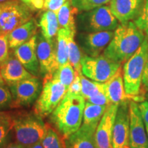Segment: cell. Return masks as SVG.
Listing matches in <instances>:
<instances>
[{
  "label": "cell",
  "instance_id": "cell-32",
  "mask_svg": "<svg viewBox=\"0 0 148 148\" xmlns=\"http://www.w3.org/2000/svg\"><path fill=\"white\" fill-rule=\"evenodd\" d=\"M12 95L8 87L5 85L0 86V110L11 106Z\"/></svg>",
  "mask_w": 148,
  "mask_h": 148
},
{
  "label": "cell",
  "instance_id": "cell-27",
  "mask_svg": "<svg viewBox=\"0 0 148 148\" xmlns=\"http://www.w3.org/2000/svg\"><path fill=\"white\" fill-rule=\"evenodd\" d=\"M77 72L75 71L69 62L60 66L58 69L53 73L51 78L58 79L65 86L66 89L70 86L75 79Z\"/></svg>",
  "mask_w": 148,
  "mask_h": 148
},
{
  "label": "cell",
  "instance_id": "cell-35",
  "mask_svg": "<svg viewBox=\"0 0 148 148\" xmlns=\"http://www.w3.org/2000/svg\"><path fill=\"white\" fill-rule=\"evenodd\" d=\"M82 85H81L80 77L78 73H77L75 79L68 88L66 94L69 95H81Z\"/></svg>",
  "mask_w": 148,
  "mask_h": 148
},
{
  "label": "cell",
  "instance_id": "cell-21",
  "mask_svg": "<svg viewBox=\"0 0 148 148\" xmlns=\"http://www.w3.org/2000/svg\"><path fill=\"white\" fill-rule=\"evenodd\" d=\"M108 106H101L86 101L83 114L82 125L85 127L97 128L99 121Z\"/></svg>",
  "mask_w": 148,
  "mask_h": 148
},
{
  "label": "cell",
  "instance_id": "cell-47",
  "mask_svg": "<svg viewBox=\"0 0 148 148\" xmlns=\"http://www.w3.org/2000/svg\"><path fill=\"white\" fill-rule=\"evenodd\" d=\"M147 97H148V93L147 94Z\"/></svg>",
  "mask_w": 148,
  "mask_h": 148
},
{
  "label": "cell",
  "instance_id": "cell-42",
  "mask_svg": "<svg viewBox=\"0 0 148 148\" xmlns=\"http://www.w3.org/2000/svg\"><path fill=\"white\" fill-rule=\"evenodd\" d=\"M27 148H44V147L42 145L41 142H38V143L34 144V145L29 146V147H27Z\"/></svg>",
  "mask_w": 148,
  "mask_h": 148
},
{
  "label": "cell",
  "instance_id": "cell-5",
  "mask_svg": "<svg viewBox=\"0 0 148 148\" xmlns=\"http://www.w3.org/2000/svg\"><path fill=\"white\" fill-rule=\"evenodd\" d=\"M75 25L79 31L84 32L114 31L119 25V21L110 7L104 5L81 12L75 18Z\"/></svg>",
  "mask_w": 148,
  "mask_h": 148
},
{
  "label": "cell",
  "instance_id": "cell-6",
  "mask_svg": "<svg viewBox=\"0 0 148 148\" xmlns=\"http://www.w3.org/2000/svg\"><path fill=\"white\" fill-rule=\"evenodd\" d=\"M67 89L58 79L45 77L42 89L34 106V112L38 116L51 114L63 99Z\"/></svg>",
  "mask_w": 148,
  "mask_h": 148
},
{
  "label": "cell",
  "instance_id": "cell-26",
  "mask_svg": "<svg viewBox=\"0 0 148 148\" xmlns=\"http://www.w3.org/2000/svg\"><path fill=\"white\" fill-rule=\"evenodd\" d=\"M80 77L82 90H81V95L84 98L85 100L88 98L93 97L102 90H106L105 83L97 82L95 81H91L86 76L83 75L82 73H79Z\"/></svg>",
  "mask_w": 148,
  "mask_h": 148
},
{
  "label": "cell",
  "instance_id": "cell-48",
  "mask_svg": "<svg viewBox=\"0 0 148 148\" xmlns=\"http://www.w3.org/2000/svg\"><path fill=\"white\" fill-rule=\"evenodd\" d=\"M147 135H148V132H147Z\"/></svg>",
  "mask_w": 148,
  "mask_h": 148
},
{
  "label": "cell",
  "instance_id": "cell-19",
  "mask_svg": "<svg viewBox=\"0 0 148 148\" xmlns=\"http://www.w3.org/2000/svg\"><path fill=\"white\" fill-rule=\"evenodd\" d=\"M97 128L81 125L79 130L64 138L65 148H96L95 132Z\"/></svg>",
  "mask_w": 148,
  "mask_h": 148
},
{
  "label": "cell",
  "instance_id": "cell-38",
  "mask_svg": "<svg viewBox=\"0 0 148 148\" xmlns=\"http://www.w3.org/2000/svg\"><path fill=\"white\" fill-rule=\"evenodd\" d=\"M138 108L143 117L145 127L148 126V101H142L138 104Z\"/></svg>",
  "mask_w": 148,
  "mask_h": 148
},
{
  "label": "cell",
  "instance_id": "cell-9",
  "mask_svg": "<svg viewBox=\"0 0 148 148\" xmlns=\"http://www.w3.org/2000/svg\"><path fill=\"white\" fill-rule=\"evenodd\" d=\"M12 95L11 107L27 106L38 99L42 90V83L33 77L8 84Z\"/></svg>",
  "mask_w": 148,
  "mask_h": 148
},
{
  "label": "cell",
  "instance_id": "cell-33",
  "mask_svg": "<svg viewBox=\"0 0 148 148\" xmlns=\"http://www.w3.org/2000/svg\"><path fill=\"white\" fill-rule=\"evenodd\" d=\"M9 47L8 35H0V66L8 58Z\"/></svg>",
  "mask_w": 148,
  "mask_h": 148
},
{
  "label": "cell",
  "instance_id": "cell-4",
  "mask_svg": "<svg viewBox=\"0 0 148 148\" xmlns=\"http://www.w3.org/2000/svg\"><path fill=\"white\" fill-rule=\"evenodd\" d=\"M47 126L41 116L35 114H26L13 119V130L16 142L25 148L41 142Z\"/></svg>",
  "mask_w": 148,
  "mask_h": 148
},
{
  "label": "cell",
  "instance_id": "cell-13",
  "mask_svg": "<svg viewBox=\"0 0 148 148\" xmlns=\"http://www.w3.org/2000/svg\"><path fill=\"white\" fill-rule=\"evenodd\" d=\"M130 147V148H148V138L144 121L138 108L134 101L129 102Z\"/></svg>",
  "mask_w": 148,
  "mask_h": 148
},
{
  "label": "cell",
  "instance_id": "cell-18",
  "mask_svg": "<svg viewBox=\"0 0 148 148\" xmlns=\"http://www.w3.org/2000/svg\"><path fill=\"white\" fill-rule=\"evenodd\" d=\"M104 83L106 94L110 103L120 104L123 101H129V99L132 101V97L127 95L125 91L121 68Z\"/></svg>",
  "mask_w": 148,
  "mask_h": 148
},
{
  "label": "cell",
  "instance_id": "cell-37",
  "mask_svg": "<svg viewBox=\"0 0 148 148\" xmlns=\"http://www.w3.org/2000/svg\"><path fill=\"white\" fill-rule=\"evenodd\" d=\"M22 2L25 3L32 10L41 9L44 7L45 0H20Z\"/></svg>",
  "mask_w": 148,
  "mask_h": 148
},
{
  "label": "cell",
  "instance_id": "cell-14",
  "mask_svg": "<svg viewBox=\"0 0 148 148\" xmlns=\"http://www.w3.org/2000/svg\"><path fill=\"white\" fill-rule=\"evenodd\" d=\"M118 106L114 103L107 106L95 132L96 148H112V130Z\"/></svg>",
  "mask_w": 148,
  "mask_h": 148
},
{
  "label": "cell",
  "instance_id": "cell-24",
  "mask_svg": "<svg viewBox=\"0 0 148 148\" xmlns=\"http://www.w3.org/2000/svg\"><path fill=\"white\" fill-rule=\"evenodd\" d=\"M69 32L70 31L63 28H60L56 36V63L58 69L60 66L69 62L67 39Z\"/></svg>",
  "mask_w": 148,
  "mask_h": 148
},
{
  "label": "cell",
  "instance_id": "cell-41",
  "mask_svg": "<svg viewBox=\"0 0 148 148\" xmlns=\"http://www.w3.org/2000/svg\"><path fill=\"white\" fill-rule=\"evenodd\" d=\"M1 148H25L21 144L18 143L17 142H12V143H8L7 145L3 146Z\"/></svg>",
  "mask_w": 148,
  "mask_h": 148
},
{
  "label": "cell",
  "instance_id": "cell-25",
  "mask_svg": "<svg viewBox=\"0 0 148 148\" xmlns=\"http://www.w3.org/2000/svg\"><path fill=\"white\" fill-rule=\"evenodd\" d=\"M75 32L70 31L67 39L68 46V59L75 71L78 73H82L81 61L83 58L79 46L74 40Z\"/></svg>",
  "mask_w": 148,
  "mask_h": 148
},
{
  "label": "cell",
  "instance_id": "cell-46",
  "mask_svg": "<svg viewBox=\"0 0 148 148\" xmlns=\"http://www.w3.org/2000/svg\"><path fill=\"white\" fill-rule=\"evenodd\" d=\"M1 3H0V13H1Z\"/></svg>",
  "mask_w": 148,
  "mask_h": 148
},
{
  "label": "cell",
  "instance_id": "cell-39",
  "mask_svg": "<svg viewBox=\"0 0 148 148\" xmlns=\"http://www.w3.org/2000/svg\"><path fill=\"white\" fill-rule=\"evenodd\" d=\"M13 122V118L10 113L3 111H0V123H11Z\"/></svg>",
  "mask_w": 148,
  "mask_h": 148
},
{
  "label": "cell",
  "instance_id": "cell-36",
  "mask_svg": "<svg viewBox=\"0 0 148 148\" xmlns=\"http://www.w3.org/2000/svg\"><path fill=\"white\" fill-rule=\"evenodd\" d=\"M67 0H51L49 2H48L47 4L44 5L43 8L47 10H51L53 12H57L60 10V8L62 7V5L64 4V3Z\"/></svg>",
  "mask_w": 148,
  "mask_h": 148
},
{
  "label": "cell",
  "instance_id": "cell-11",
  "mask_svg": "<svg viewBox=\"0 0 148 148\" xmlns=\"http://www.w3.org/2000/svg\"><path fill=\"white\" fill-rule=\"evenodd\" d=\"M114 35L113 31L97 32H79L77 41L86 56L97 57L101 55L110 43Z\"/></svg>",
  "mask_w": 148,
  "mask_h": 148
},
{
  "label": "cell",
  "instance_id": "cell-20",
  "mask_svg": "<svg viewBox=\"0 0 148 148\" xmlns=\"http://www.w3.org/2000/svg\"><path fill=\"white\" fill-rule=\"evenodd\" d=\"M37 27L38 25L36 21L32 18L26 23L13 29L8 34L9 47L11 49H15L28 41L36 35Z\"/></svg>",
  "mask_w": 148,
  "mask_h": 148
},
{
  "label": "cell",
  "instance_id": "cell-28",
  "mask_svg": "<svg viewBox=\"0 0 148 148\" xmlns=\"http://www.w3.org/2000/svg\"><path fill=\"white\" fill-rule=\"evenodd\" d=\"M41 143L44 148H65L64 138H61L60 135L51 127H47Z\"/></svg>",
  "mask_w": 148,
  "mask_h": 148
},
{
  "label": "cell",
  "instance_id": "cell-2",
  "mask_svg": "<svg viewBox=\"0 0 148 148\" xmlns=\"http://www.w3.org/2000/svg\"><path fill=\"white\" fill-rule=\"evenodd\" d=\"M85 103V99L81 95L66 94L51 113V123L64 138L78 130L82 125Z\"/></svg>",
  "mask_w": 148,
  "mask_h": 148
},
{
  "label": "cell",
  "instance_id": "cell-12",
  "mask_svg": "<svg viewBox=\"0 0 148 148\" xmlns=\"http://www.w3.org/2000/svg\"><path fill=\"white\" fill-rule=\"evenodd\" d=\"M112 148L130 147V112L128 101L119 104L112 130Z\"/></svg>",
  "mask_w": 148,
  "mask_h": 148
},
{
  "label": "cell",
  "instance_id": "cell-29",
  "mask_svg": "<svg viewBox=\"0 0 148 148\" xmlns=\"http://www.w3.org/2000/svg\"><path fill=\"white\" fill-rule=\"evenodd\" d=\"M111 0H70L72 6L79 12H84L102 6L110 3Z\"/></svg>",
  "mask_w": 148,
  "mask_h": 148
},
{
  "label": "cell",
  "instance_id": "cell-8",
  "mask_svg": "<svg viewBox=\"0 0 148 148\" xmlns=\"http://www.w3.org/2000/svg\"><path fill=\"white\" fill-rule=\"evenodd\" d=\"M81 64L82 73L84 76L95 82L104 83L121 68V64L114 62L102 54L97 57L84 56Z\"/></svg>",
  "mask_w": 148,
  "mask_h": 148
},
{
  "label": "cell",
  "instance_id": "cell-15",
  "mask_svg": "<svg viewBox=\"0 0 148 148\" xmlns=\"http://www.w3.org/2000/svg\"><path fill=\"white\" fill-rule=\"evenodd\" d=\"M145 0H111V12L120 23L134 21L139 16Z\"/></svg>",
  "mask_w": 148,
  "mask_h": 148
},
{
  "label": "cell",
  "instance_id": "cell-43",
  "mask_svg": "<svg viewBox=\"0 0 148 148\" xmlns=\"http://www.w3.org/2000/svg\"><path fill=\"white\" fill-rule=\"evenodd\" d=\"M5 81L3 80V79L2 78V77H1V75H0V86L1 85H5Z\"/></svg>",
  "mask_w": 148,
  "mask_h": 148
},
{
  "label": "cell",
  "instance_id": "cell-23",
  "mask_svg": "<svg viewBox=\"0 0 148 148\" xmlns=\"http://www.w3.org/2000/svg\"><path fill=\"white\" fill-rule=\"evenodd\" d=\"M76 9L72 6L71 1H66L57 12L59 25L61 28L75 32V21L74 13ZM77 11V10H76Z\"/></svg>",
  "mask_w": 148,
  "mask_h": 148
},
{
  "label": "cell",
  "instance_id": "cell-10",
  "mask_svg": "<svg viewBox=\"0 0 148 148\" xmlns=\"http://www.w3.org/2000/svg\"><path fill=\"white\" fill-rule=\"evenodd\" d=\"M36 53L40 65V74L51 77L58 69L56 63V40L46 38L42 34L37 35Z\"/></svg>",
  "mask_w": 148,
  "mask_h": 148
},
{
  "label": "cell",
  "instance_id": "cell-3",
  "mask_svg": "<svg viewBox=\"0 0 148 148\" xmlns=\"http://www.w3.org/2000/svg\"><path fill=\"white\" fill-rule=\"evenodd\" d=\"M148 58V37L144 40L137 51L124 62L122 69L125 91L134 99L140 95L142 77Z\"/></svg>",
  "mask_w": 148,
  "mask_h": 148
},
{
  "label": "cell",
  "instance_id": "cell-17",
  "mask_svg": "<svg viewBox=\"0 0 148 148\" xmlns=\"http://www.w3.org/2000/svg\"><path fill=\"white\" fill-rule=\"evenodd\" d=\"M0 75L8 84L36 77L24 67L15 56H9L8 58L0 66Z\"/></svg>",
  "mask_w": 148,
  "mask_h": 148
},
{
  "label": "cell",
  "instance_id": "cell-7",
  "mask_svg": "<svg viewBox=\"0 0 148 148\" xmlns=\"http://www.w3.org/2000/svg\"><path fill=\"white\" fill-rule=\"evenodd\" d=\"M1 6L0 35H8L32 18V9L20 0H8Z\"/></svg>",
  "mask_w": 148,
  "mask_h": 148
},
{
  "label": "cell",
  "instance_id": "cell-45",
  "mask_svg": "<svg viewBox=\"0 0 148 148\" xmlns=\"http://www.w3.org/2000/svg\"><path fill=\"white\" fill-rule=\"evenodd\" d=\"M8 1V0H0V3L4 2V1Z\"/></svg>",
  "mask_w": 148,
  "mask_h": 148
},
{
  "label": "cell",
  "instance_id": "cell-40",
  "mask_svg": "<svg viewBox=\"0 0 148 148\" xmlns=\"http://www.w3.org/2000/svg\"><path fill=\"white\" fill-rule=\"evenodd\" d=\"M142 84L145 90L148 91V58L146 62L145 69H144L143 77H142Z\"/></svg>",
  "mask_w": 148,
  "mask_h": 148
},
{
  "label": "cell",
  "instance_id": "cell-44",
  "mask_svg": "<svg viewBox=\"0 0 148 148\" xmlns=\"http://www.w3.org/2000/svg\"><path fill=\"white\" fill-rule=\"evenodd\" d=\"M51 1V0H45V4H44V5L47 4V3L48 2H49V1Z\"/></svg>",
  "mask_w": 148,
  "mask_h": 148
},
{
  "label": "cell",
  "instance_id": "cell-22",
  "mask_svg": "<svg viewBox=\"0 0 148 148\" xmlns=\"http://www.w3.org/2000/svg\"><path fill=\"white\" fill-rule=\"evenodd\" d=\"M38 25L41 34L48 39H53L59 30V23L57 14L51 10H47L40 16Z\"/></svg>",
  "mask_w": 148,
  "mask_h": 148
},
{
  "label": "cell",
  "instance_id": "cell-34",
  "mask_svg": "<svg viewBox=\"0 0 148 148\" xmlns=\"http://www.w3.org/2000/svg\"><path fill=\"white\" fill-rule=\"evenodd\" d=\"M88 102L94 103V104L97 105H101V106H108L110 104V100H109L108 95L106 94V90H102L99 93H98L97 95H96L93 97H91L88 98L86 100Z\"/></svg>",
  "mask_w": 148,
  "mask_h": 148
},
{
  "label": "cell",
  "instance_id": "cell-30",
  "mask_svg": "<svg viewBox=\"0 0 148 148\" xmlns=\"http://www.w3.org/2000/svg\"><path fill=\"white\" fill-rule=\"evenodd\" d=\"M140 30L148 37V0H145L141 12L136 19L133 21Z\"/></svg>",
  "mask_w": 148,
  "mask_h": 148
},
{
  "label": "cell",
  "instance_id": "cell-31",
  "mask_svg": "<svg viewBox=\"0 0 148 148\" xmlns=\"http://www.w3.org/2000/svg\"><path fill=\"white\" fill-rule=\"evenodd\" d=\"M13 129V122L0 123V148L8 143L10 132Z\"/></svg>",
  "mask_w": 148,
  "mask_h": 148
},
{
  "label": "cell",
  "instance_id": "cell-1",
  "mask_svg": "<svg viewBox=\"0 0 148 148\" xmlns=\"http://www.w3.org/2000/svg\"><path fill=\"white\" fill-rule=\"evenodd\" d=\"M145 38V34L134 21L120 23L114 31L113 37L103 54L121 64L126 62L137 51Z\"/></svg>",
  "mask_w": 148,
  "mask_h": 148
},
{
  "label": "cell",
  "instance_id": "cell-16",
  "mask_svg": "<svg viewBox=\"0 0 148 148\" xmlns=\"http://www.w3.org/2000/svg\"><path fill=\"white\" fill-rule=\"evenodd\" d=\"M36 34L21 45L14 49V55L20 61L24 67L34 76L40 74V65L36 53Z\"/></svg>",
  "mask_w": 148,
  "mask_h": 148
}]
</instances>
